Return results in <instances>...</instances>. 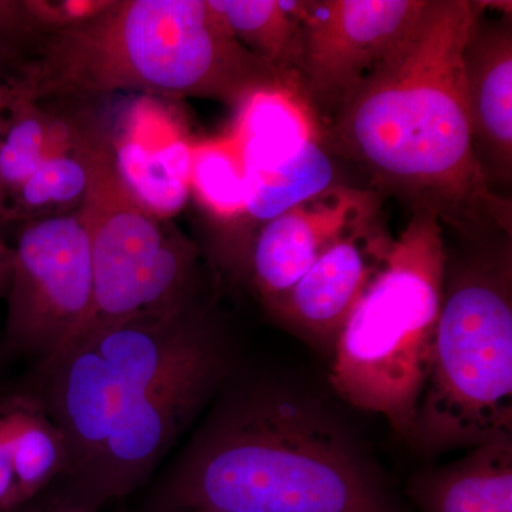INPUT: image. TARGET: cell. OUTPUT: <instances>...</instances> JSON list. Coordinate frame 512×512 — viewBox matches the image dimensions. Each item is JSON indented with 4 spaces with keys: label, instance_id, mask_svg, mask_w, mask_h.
<instances>
[{
    "label": "cell",
    "instance_id": "obj_20",
    "mask_svg": "<svg viewBox=\"0 0 512 512\" xmlns=\"http://www.w3.org/2000/svg\"><path fill=\"white\" fill-rule=\"evenodd\" d=\"M87 168L76 147V123L72 136L47 141L45 156L26 181L6 215L8 220H39L50 207L82 204L87 188Z\"/></svg>",
    "mask_w": 512,
    "mask_h": 512
},
{
    "label": "cell",
    "instance_id": "obj_10",
    "mask_svg": "<svg viewBox=\"0 0 512 512\" xmlns=\"http://www.w3.org/2000/svg\"><path fill=\"white\" fill-rule=\"evenodd\" d=\"M380 200L375 191L340 184L256 229L249 245L245 281L251 282L266 311L281 301L338 239L379 217Z\"/></svg>",
    "mask_w": 512,
    "mask_h": 512
},
{
    "label": "cell",
    "instance_id": "obj_2",
    "mask_svg": "<svg viewBox=\"0 0 512 512\" xmlns=\"http://www.w3.org/2000/svg\"><path fill=\"white\" fill-rule=\"evenodd\" d=\"M158 484L153 512H403L352 434L278 383L220 390Z\"/></svg>",
    "mask_w": 512,
    "mask_h": 512
},
{
    "label": "cell",
    "instance_id": "obj_18",
    "mask_svg": "<svg viewBox=\"0 0 512 512\" xmlns=\"http://www.w3.org/2000/svg\"><path fill=\"white\" fill-rule=\"evenodd\" d=\"M225 28L252 55L299 86L301 22L285 0H210Z\"/></svg>",
    "mask_w": 512,
    "mask_h": 512
},
{
    "label": "cell",
    "instance_id": "obj_17",
    "mask_svg": "<svg viewBox=\"0 0 512 512\" xmlns=\"http://www.w3.org/2000/svg\"><path fill=\"white\" fill-rule=\"evenodd\" d=\"M325 140L322 136L309 141L295 157L276 167L245 168L248 188L245 220L258 222V229L296 205L342 184Z\"/></svg>",
    "mask_w": 512,
    "mask_h": 512
},
{
    "label": "cell",
    "instance_id": "obj_23",
    "mask_svg": "<svg viewBox=\"0 0 512 512\" xmlns=\"http://www.w3.org/2000/svg\"><path fill=\"white\" fill-rule=\"evenodd\" d=\"M13 248L0 234V298L8 295L10 278H12Z\"/></svg>",
    "mask_w": 512,
    "mask_h": 512
},
{
    "label": "cell",
    "instance_id": "obj_1",
    "mask_svg": "<svg viewBox=\"0 0 512 512\" xmlns=\"http://www.w3.org/2000/svg\"><path fill=\"white\" fill-rule=\"evenodd\" d=\"M481 6L429 0L325 134L372 191L434 215L463 241L512 234L511 200L478 163L464 89V46Z\"/></svg>",
    "mask_w": 512,
    "mask_h": 512
},
{
    "label": "cell",
    "instance_id": "obj_14",
    "mask_svg": "<svg viewBox=\"0 0 512 512\" xmlns=\"http://www.w3.org/2000/svg\"><path fill=\"white\" fill-rule=\"evenodd\" d=\"M63 431L32 389L0 394V511L49 491L66 474Z\"/></svg>",
    "mask_w": 512,
    "mask_h": 512
},
{
    "label": "cell",
    "instance_id": "obj_24",
    "mask_svg": "<svg viewBox=\"0 0 512 512\" xmlns=\"http://www.w3.org/2000/svg\"><path fill=\"white\" fill-rule=\"evenodd\" d=\"M163 512H228L221 510H212V508H177V510H168Z\"/></svg>",
    "mask_w": 512,
    "mask_h": 512
},
{
    "label": "cell",
    "instance_id": "obj_11",
    "mask_svg": "<svg viewBox=\"0 0 512 512\" xmlns=\"http://www.w3.org/2000/svg\"><path fill=\"white\" fill-rule=\"evenodd\" d=\"M393 239L380 215L353 229L319 256L269 315L311 345L333 349L350 312L382 269Z\"/></svg>",
    "mask_w": 512,
    "mask_h": 512
},
{
    "label": "cell",
    "instance_id": "obj_5",
    "mask_svg": "<svg viewBox=\"0 0 512 512\" xmlns=\"http://www.w3.org/2000/svg\"><path fill=\"white\" fill-rule=\"evenodd\" d=\"M447 258L429 376L409 444L424 456L512 437V242Z\"/></svg>",
    "mask_w": 512,
    "mask_h": 512
},
{
    "label": "cell",
    "instance_id": "obj_6",
    "mask_svg": "<svg viewBox=\"0 0 512 512\" xmlns=\"http://www.w3.org/2000/svg\"><path fill=\"white\" fill-rule=\"evenodd\" d=\"M448 252L439 218L416 212L333 346L329 380L409 444L433 357Z\"/></svg>",
    "mask_w": 512,
    "mask_h": 512
},
{
    "label": "cell",
    "instance_id": "obj_16",
    "mask_svg": "<svg viewBox=\"0 0 512 512\" xmlns=\"http://www.w3.org/2000/svg\"><path fill=\"white\" fill-rule=\"evenodd\" d=\"M319 119L301 90H258L239 104L231 136L247 170H266L291 160L309 141L322 137Z\"/></svg>",
    "mask_w": 512,
    "mask_h": 512
},
{
    "label": "cell",
    "instance_id": "obj_22",
    "mask_svg": "<svg viewBox=\"0 0 512 512\" xmlns=\"http://www.w3.org/2000/svg\"><path fill=\"white\" fill-rule=\"evenodd\" d=\"M0 512H86L80 508L74 507L69 501L64 500L62 495L57 493L55 488H50L45 494L29 501V503L19 505L8 511Z\"/></svg>",
    "mask_w": 512,
    "mask_h": 512
},
{
    "label": "cell",
    "instance_id": "obj_15",
    "mask_svg": "<svg viewBox=\"0 0 512 512\" xmlns=\"http://www.w3.org/2000/svg\"><path fill=\"white\" fill-rule=\"evenodd\" d=\"M407 494L419 512H512V437L416 474Z\"/></svg>",
    "mask_w": 512,
    "mask_h": 512
},
{
    "label": "cell",
    "instance_id": "obj_21",
    "mask_svg": "<svg viewBox=\"0 0 512 512\" xmlns=\"http://www.w3.org/2000/svg\"><path fill=\"white\" fill-rule=\"evenodd\" d=\"M50 120L33 101L20 99L16 104L0 140V221L42 163Z\"/></svg>",
    "mask_w": 512,
    "mask_h": 512
},
{
    "label": "cell",
    "instance_id": "obj_4",
    "mask_svg": "<svg viewBox=\"0 0 512 512\" xmlns=\"http://www.w3.org/2000/svg\"><path fill=\"white\" fill-rule=\"evenodd\" d=\"M229 342L200 303L84 332L36 369L32 389L63 431L80 470L107 441L160 443L183 416L185 370ZM57 481V483H59Z\"/></svg>",
    "mask_w": 512,
    "mask_h": 512
},
{
    "label": "cell",
    "instance_id": "obj_9",
    "mask_svg": "<svg viewBox=\"0 0 512 512\" xmlns=\"http://www.w3.org/2000/svg\"><path fill=\"white\" fill-rule=\"evenodd\" d=\"M429 0H292L301 92L330 121L412 30Z\"/></svg>",
    "mask_w": 512,
    "mask_h": 512
},
{
    "label": "cell",
    "instance_id": "obj_25",
    "mask_svg": "<svg viewBox=\"0 0 512 512\" xmlns=\"http://www.w3.org/2000/svg\"><path fill=\"white\" fill-rule=\"evenodd\" d=\"M121 512H124V511H121Z\"/></svg>",
    "mask_w": 512,
    "mask_h": 512
},
{
    "label": "cell",
    "instance_id": "obj_8",
    "mask_svg": "<svg viewBox=\"0 0 512 512\" xmlns=\"http://www.w3.org/2000/svg\"><path fill=\"white\" fill-rule=\"evenodd\" d=\"M13 248L5 348L39 363L84 329L93 309L89 234L79 212L29 221Z\"/></svg>",
    "mask_w": 512,
    "mask_h": 512
},
{
    "label": "cell",
    "instance_id": "obj_3",
    "mask_svg": "<svg viewBox=\"0 0 512 512\" xmlns=\"http://www.w3.org/2000/svg\"><path fill=\"white\" fill-rule=\"evenodd\" d=\"M10 83L18 99L37 104L126 90L234 109L258 90H301L245 49L210 0H113L80 22L37 30Z\"/></svg>",
    "mask_w": 512,
    "mask_h": 512
},
{
    "label": "cell",
    "instance_id": "obj_12",
    "mask_svg": "<svg viewBox=\"0 0 512 512\" xmlns=\"http://www.w3.org/2000/svg\"><path fill=\"white\" fill-rule=\"evenodd\" d=\"M485 2L463 52L464 89L478 163L491 190L507 197L512 181V23L487 18Z\"/></svg>",
    "mask_w": 512,
    "mask_h": 512
},
{
    "label": "cell",
    "instance_id": "obj_7",
    "mask_svg": "<svg viewBox=\"0 0 512 512\" xmlns=\"http://www.w3.org/2000/svg\"><path fill=\"white\" fill-rule=\"evenodd\" d=\"M76 147L89 178L77 212L89 234L94 284L92 315L79 335L195 301L197 245L131 194L104 131L76 123Z\"/></svg>",
    "mask_w": 512,
    "mask_h": 512
},
{
    "label": "cell",
    "instance_id": "obj_19",
    "mask_svg": "<svg viewBox=\"0 0 512 512\" xmlns=\"http://www.w3.org/2000/svg\"><path fill=\"white\" fill-rule=\"evenodd\" d=\"M191 192L214 220L227 222L214 248L220 259L229 222L245 220L247 170L237 140L227 134L214 140L192 143Z\"/></svg>",
    "mask_w": 512,
    "mask_h": 512
},
{
    "label": "cell",
    "instance_id": "obj_13",
    "mask_svg": "<svg viewBox=\"0 0 512 512\" xmlns=\"http://www.w3.org/2000/svg\"><path fill=\"white\" fill-rule=\"evenodd\" d=\"M110 141L121 180L148 211L171 220L183 210L191 194L192 143L160 101H134Z\"/></svg>",
    "mask_w": 512,
    "mask_h": 512
}]
</instances>
